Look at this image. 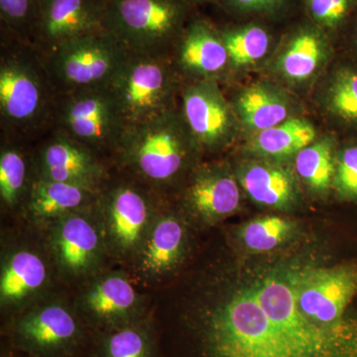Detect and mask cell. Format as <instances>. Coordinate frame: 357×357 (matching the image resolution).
<instances>
[{
	"label": "cell",
	"mask_w": 357,
	"mask_h": 357,
	"mask_svg": "<svg viewBox=\"0 0 357 357\" xmlns=\"http://www.w3.org/2000/svg\"><path fill=\"white\" fill-rule=\"evenodd\" d=\"M190 311L204 357H357V314L344 330L307 318L283 265L245 283L208 276Z\"/></svg>",
	"instance_id": "6da1fadb"
},
{
	"label": "cell",
	"mask_w": 357,
	"mask_h": 357,
	"mask_svg": "<svg viewBox=\"0 0 357 357\" xmlns=\"http://www.w3.org/2000/svg\"><path fill=\"white\" fill-rule=\"evenodd\" d=\"M58 93L43 56L29 42L1 35V135L30 141L50 131Z\"/></svg>",
	"instance_id": "7a4b0ae2"
},
{
	"label": "cell",
	"mask_w": 357,
	"mask_h": 357,
	"mask_svg": "<svg viewBox=\"0 0 357 357\" xmlns=\"http://www.w3.org/2000/svg\"><path fill=\"white\" fill-rule=\"evenodd\" d=\"M199 154L178 105L126 128L112 160L122 172L160 195L190 175Z\"/></svg>",
	"instance_id": "3957f363"
},
{
	"label": "cell",
	"mask_w": 357,
	"mask_h": 357,
	"mask_svg": "<svg viewBox=\"0 0 357 357\" xmlns=\"http://www.w3.org/2000/svg\"><path fill=\"white\" fill-rule=\"evenodd\" d=\"M191 6L189 0H107L103 29L130 53L172 58Z\"/></svg>",
	"instance_id": "277c9868"
},
{
	"label": "cell",
	"mask_w": 357,
	"mask_h": 357,
	"mask_svg": "<svg viewBox=\"0 0 357 357\" xmlns=\"http://www.w3.org/2000/svg\"><path fill=\"white\" fill-rule=\"evenodd\" d=\"M183 84L172 58L129 52L107 89L128 128L177 109Z\"/></svg>",
	"instance_id": "5b68a950"
},
{
	"label": "cell",
	"mask_w": 357,
	"mask_h": 357,
	"mask_svg": "<svg viewBox=\"0 0 357 357\" xmlns=\"http://www.w3.org/2000/svg\"><path fill=\"white\" fill-rule=\"evenodd\" d=\"M159 196L130 176L103 185L96 206L109 255L132 261L156 217Z\"/></svg>",
	"instance_id": "8992f818"
},
{
	"label": "cell",
	"mask_w": 357,
	"mask_h": 357,
	"mask_svg": "<svg viewBox=\"0 0 357 357\" xmlns=\"http://www.w3.org/2000/svg\"><path fill=\"white\" fill-rule=\"evenodd\" d=\"M301 312L314 323L344 330L354 325L357 262L331 267L284 264Z\"/></svg>",
	"instance_id": "52a82bcc"
},
{
	"label": "cell",
	"mask_w": 357,
	"mask_h": 357,
	"mask_svg": "<svg viewBox=\"0 0 357 357\" xmlns=\"http://www.w3.org/2000/svg\"><path fill=\"white\" fill-rule=\"evenodd\" d=\"M128 54L102 29L70 40L43 58L58 95H63L107 88Z\"/></svg>",
	"instance_id": "ba28073f"
},
{
	"label": "cell",
	"mask_w": 357,
	"mask_h": 357,
	"mask_svg": "<svg viewBox=\"0 0 357 357\" xmlns=\"http://www.w3.org/2000/svg\"><path fill=\"white\" fill-rule=\"evenodd\" d=\"M52 129L112 160L126 126L109 91L102 88L58 95Z\"/></svg>",
	"instance_id": "9c48e42d"
},
{
	"label": "cell",
	"mask_w": 357,
	"mask_h": 357,
	"mask_svg": "<svg viewBox=\"0 0 357 357\" xmlns=\"http://www.w3.org/2000/svg\"><path fill=\"white\" fill-rule=\"evenodd\" d=\"M48 229L49 250L63 276L77 280L98 274L107 249L96 204L56 220Z\"/></svg>",
	"instance_id": "30bf717a"
},
{
	"label": "cell",
	"mask_w": 357,
	"mask_h": 357,
	"mask_svg": "<svg viewBox=\"0 0 357 357\" xmlns=\"http://www.w3.org/2000/svg\"><path fill=\"white\" fill-rule=\"evenodd\" d=\"M180 110L201 153L220 151L236 134V115L215 79L184 82Z\"/></svg>",
	"instance_id": "8fae6325"
},
{
	"label": "cell",
	"mask_w": 357,
	"mask_h": 357,
	"mask_svg": "<svg viewBox=\"0 0 357 357\" xmlns=\"http://www.w3.org/2000/svg\"><path fill=\"white\" fill-rule=\"evenodd\" d=\"M46 135L33 150L37 177L98 190L109 180L107 159L60 131Z\"/></svg>",
	"instance_id": "7c38bea8"
},
{
	"label": "cell",
	"mask_w": 357,
	"mask_h": 357,
	"mask_svg": "<svg viewBox=\"0 0 357 357\" xmlns=\"http://www.w3.org/2000/svg\"><path fill=\"white\" fill-rule=\"evenodd\" d=\"M107 0H41L29 43L42 56L103 29Z\"/></svg>",
	"instance_id": "4fadbf2b"
},
{
	"label": "cell",
	"mask_w": 357,
	"mask_h": 357,
	"mask_svg": "<svg viewBox=\"0 0 357 357\" xmlns=\"http://www.w3.org/2000/svg\"><path fill=\"white\" fill-rule=\"evenodd\" d=\"M241 185L229 167L197 165L183 188V210L198 222L211 225L236 213L241 206Z\"/></svg>",
	"instance_id": "5bb4252c"
},
{
	"label": "cell",
	"mask_w": 357,
	"mask_h": 357,
	"mask_svg": "<svg viewBox=\"0 0 357 357\" xmlns=\"http://www.w3.org/2000/svg\"><path fill=\"white\" fill-rule=\"evenodd\" d=\"M20 347L35 356L52 357L70 349L79 337L76 314L61 302L41 303L23 312L15 324Z\"/></svg>",
	"instance_id": "9a60e30c"
},
{
	"label": "cell",
	"mask_w": 357,
	"mask_h": 357,
	"mask_svg": "<svg viewBox=\"0 0 357 357\" xmlns=\"http://www.w3.org/2000/svg\"><path fill=\"white\" fill-rule=\"evenodd\" d=\"M77 300V309L86 321L110 330L136 321L142 299L128 277L109 273L93 277Z\"/></svg>",
	"instance_id": "2e32d148"
},
{
	"label": "cell",
	"mask_w": 357,
	"mask_h": 357,
	"mask_svg": "<svg viewBox=\"0 0 357 357\" xmlns=\"http://www.w3.org/2000/svg\"><path fill=\"white\" fill-rule=\"evenodd\" d=\"M188 232L182 218L173 211H157L146 239L132 260L141 280L156 283L174 273L184 260Z\"/></svg>",
	"instance_id": "e0dca14e"
},
{
	"label": "cell",
	"mask_w": 357,
	"mask_h": 357,
	"mask_svg": "<svg viewBox=\"0 0 357 357\" xmlns=\"http://www.w3.org/2000/svg\"><path fill=\"white\" fill-rule=\"evenodd\" d=\"M172 61L185 82L215 79L213 77L229 64L220 31L199 18L188 22L174 49Z\"/></svg>",
	"instance_id": "ac0fdd59"
},
{
	"label": "cell",
	"mask_w": 357,
	"mask_h": 357,
	"mask_svg": "<svg viewBox=\"0 0 357 357\" xmlns=\"http://www.w3.org/2000/svg\"><path fill=\"white\" fill-rule=\"evenodd\" d=\"M50 280L48 262L38 251L18 248L6 253L0 272V304L3 310L29 307Z\"/></svg>",
	"instance_id": "d6986e66"
},
{
	"label": "cell",
	"mask_w": 357,
	"mask_h": 357,
	"mask_svg": "<svg viewBox=\"0 0 357 357\" xmlns=\"http://www.w3.org/2000/svg\"><path fill=\"white\" fill-rule=\"evenodd\" d=\"M236 177L249 198L260 206L291 211L299 203V185L295 175L290 169L274 162H246L238 167Z\"/></svg>",
	"instance_id": "ffe728a7"
},
{
	"label": "cell",
	"mask_w": 357,
	"mask_h": 357,
	"mask_svg": "<svg viewBox=\"0 0 357 357\" xmlns=\"http://www.w3.org/2000/svg\"><path fill=\"white\" fill-rule=\"evenodd\" d=\"M100 190L44 180L36 176L26 199V215L32 222L50 225L60 218L96 204Z\"/></svg>",
	"instance_id": "44dd1931"
},
{
	"label": "cell",
	"mask_w": 357,
	"mask_h": 357,
	"mask_svg": "<svg viewBox=\"0 0 357 357\" xmlns=\"http://www.w3.org/2000/svg\"><path fill=\"white\" fill-rule=\"evenodd\" d=\"M28 141L1 135L0 148V201L14 210L24 206L35 178L34 155L25 146Z\"/></svg>",
	"instance_id": "7402d4cb"
},
{
	"label": "cell",
	"mask_w": 357,
	"mask_h": 357,
	"mask_svg": "<svg viewBox=\"0 0 357 357\" xmlns=\"http://www.w3.org/2000/svg\"><path fill=\"white\" fill-rule=\"evenodd\" d=\"M316 139V129L309 121L289 119L278 126L260 131L251 141V153L263 158L296 156Z\"/></svg>",
	"instance_id": "603a6c76"
},
{
	"label": "cell",
	"mask_w": 357,
	"mask_h": 357,
	"mask_svg": "<svg viewBox=\"0 0 357 357\" xmlns=\"http://www.w3.org/2000/svg\"><path fill=\"white\" fill-rule=\"evenodd\" d=\"M236 109L239 119L252 130H266L287 121V100L266 84H256L241 93Z\"/></svg>",
	"instance_id": "cb8c5ba5"
},
{
	"label": "cell",
	"mask_w": 357,
	"mask_h": 357,
	"mask_svg": "<svg viewBox=\"0 0 357 357\" xmlns=\"http://www.w3.org/2000/svg\"><path fill=\"white\" fill-rule=\"evenodd\" d=\"M323 35L314 28H303L289 42L279 60V70L292 81H306L318 70L326 57Z\"/></svg>",
	"instance_id": "d4e9b609"
},
{
	"label": "cell",
	"mask_w": 357,
	"mask_h": 357,
	"mask_svg": "<svg viewBox=\"0 0 357 357\" xmlns=\"http://www.w3.org/2000/svg\"><path fill=\"white\" fill-rule=\"evenodd\" d=\"M335 143L325 138L312 143L295 156V169L301 180L317 194H326L333 188Z\"/></svg>",
	"instance_id": "484cf974"
},
{
	"label": "cell",
	"mask_w": 357,
	"mask_h": 357,
	"mask_svg": "<svg viewBox=\"0 0 357 357\" xmlns=\"http://www.w3.org/2000/svg\"><path fill=\"white\" fill-rule=\"evenodd\" d=\"M229 53V64L243 67L264 57L270 46L269 33L262 26L248 24L220 31Z\"/></svg>",
	"instance_id": "4316f807"
},
{
	"label": "cell",
	"mask_w": 357,
	"mask_h": 357,
	"mask_svg": "<svg viewBox=\"0 0 357 357\" xmlns=\"http://www.w3.org/2000/svg\"><path fill=\"white\" fill-rule=\"evenodd\" d=\"M297 225L289 218L268 215L256 218L239 230V238L252 252L273 250L285 243L295 234Z\"/></svg>",
	"instance_id": "83f0119b"
},
{
	"label": "cell",
	"mask_w": 357,
	"mask_h": 357,
	"mask_svg": "<svg viewBox=\"0 0 357 357\" xmlns=\"http://www.w3.org/2000/svg\"><path fill=\"white\" fill-rule=\"evenodd\" d=\"M103 357H152L146 326L134 321L110 330L103 342Z\"/></svg>",
	"instance_id": "f1b7e54d"
},
{
	"label": "cell",
	"mask_w": 357,
	"mask_h": 357,
	"mask_svg": "<svg viewBox=\"0 0 357 357\" xmlns=\"http://www.w3.org/2000/svg\"><path fill=\"white\" fill-rule=\"evenodd\" d=\"M41 0H0V34L29 42Z\"/></svg>",
	"instance_id": "f546056e"
},
{
	"label": "cell",
	"mask_w": 357,
	"mask_h": 357,
	"mask_svg": "<svg viewBox=\"0 0 357 357\" xmlns=\"http://www.w3.org/2000/svg\"><path fill=\"white\" fill-rule=\"evenodd\" d=\"M328 105L335 116L347 123L357 124V72L344 68L333 77Z\"/></svg>",
	"instance_id": "4dcf8cb0"
},
{
	"label": "cell",
	"mask_w": 357,
	"mask_h": 357,
	"mask_svg": "<svg viewBox=\"0 0 357 357\" xmlns=\"http://www.w3.org/2000/svg\"><path fill=\"white\" fill-rule=\"evenodd\" d=\"M333 189L340 199L357 204V144L347 145L337 153Z\"/></svg>",
	"instance_id": "1f68e13d"
},
{
	"label": "cell",
	"mask_w": 357,
	"mask_h": 357,
	"mask_svg": "<svg viewBox=\"0 0 357 357\" xmlns=\"http://www.w3.org/2000/svg\"><path fill=\"white\" fill-rule=\"evenodd\" d=\"M312 20L326 28H337L351 15L356 0H305Z\"/></svg>",
	"instance_id": "d6a6232c"
},
{
	"label": "cell",
	"mask_w": 357,
	"mask_h": 357,
	"mask_svg": "<svg viewBox=\"0 0 357 357\" xmlns=\"http://www.w3.org/2000/svg\"><path fill=\"white\" fill-rule=\"evenodd\" d=\"M290 0H227V4L241 13L272 16L285 10Z\"/></svg>",
	"instance_id": "836d02e7"
},
{
	"label": "cell",
	"mask_w": 357,
	"mask_h": 357,
	"mask_svg": "<svg viewBox=\"0 0 357 357\" xmlns=\"http://www.w3.org/2000/svg\"><path fill=\"white\" fill-rule=\"evenodd\" d=\"M191 2L192 6H195V4L199 3H206V2H211V3H223L227 1V0H189Z\"/></svg>",
	"instance_id": "e575fe53"
},
{
	"label": "cell",
	"mask_w": 357,
	"mask_h": 357,
	"mask_svg": "<svg viewBox=\"0 0 357 357\" xmlns=\"http://www.w3.org/2000/svg\"><path fill=\"white\" fill-rule=\"evenodd\" d=\"M356 43H357V24L356 26Z\"/></svg>",
	"instance_id": "d590c367"
}]
</instances>
